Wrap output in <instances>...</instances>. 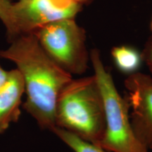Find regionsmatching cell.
I'll return each mask as SVG.
<instances>
[{"label":"cell","mask_w":152,"mask_h":152,"mask_svg":"<svg viewBox=\"0 0 152 152\" xmlns=\"http://www.w3.org/2000/svg\"><path fill=\"white\" fill-rule=\"evenodd\" d=\"M11 42L0 50V57L14 62L21 74L27 96L23 106L42 130L52 131L57 99L73 76L47 55L34 33L20 35Z\"/></svg>","instance_id":"1"},{"label":"cell","mask_w":152,"mask_h":152,"mask_svg":"<svg viewBox=\"0 0 152 152\" xmlns=\"http://www.w3.org/2000/svg\"><path fill=\"white\" fill-rule=\"evenodd\" d=\"M55 123L99 147L105 131V109L94 75L73 78L64 87L56 101Z\"/></svg>","instance_id":"2"},{"label":"cell","mask_w":152,"mask_h":152,"mask_svg":"<svg viewBox=\"0 0 152 152\" xmlns=\"http://www.w3.org/2000/svg\"><path fill=\"white\" fill-rule=\"evenodd\" d=\"M90 59L105 109V131L99 147L112 152H149L133 132L128 99L126 95L123 96L118 92L111 73L104 65L99 49L90 51Z\"/></svg>","instance_id":"3"},{"label":"cell","mask_w":152,"mask_h":152,"mask_svg":"<svg viewBox=\"0 0 152 152\" xmlns=\"http://www.w3.org/2000/svg\"><path fill=\"white\" fill-rule=\"evenodd\" d=\"M75 18L43 26L34 33L41 47L54 61L71 75H80L89 68L87 35Z\"/></svg>","instance_id":"4"},{"label":"cell","mask_w":152,"mask_h":152,"mask_svg":"<svg viewBox=\"0 0 152 152\" xmlns=\"http://www.w3.org/2000/svg\"><path fill=\"white\" fill-rule=\"evenodd\" d=\"M83 5L75 0H18L14 11L20 35L36 30L65 18H75Z\"/></svg>","instance_id":"5"},{"label":"cell","mask_w":152,"mask_h":152,"mask_svg":"<svg viewBox=\"0 0 152 152\" xmlns=\"http://www.w3.org/2000/svg\"><path fill=\"white\" fill-rule=\"evenodd\" d=\"M132 113L131 126L138 141L146 149L152 150V77L136 72L124 82Z\"/></svg>","instance_id":"6"},{"label":"cell","mask_w":152,"mask_h":152,"mask_svg":"<svg viewBox=\"0 0 152 152\" xmlns=\"http://www.w3.org/2000/svg\"><path fill=\"white\" fill-rule=\"evenodd\" d=\"M25 92L23 77L18 69L9 71V78L0 90V134L11 123H16L20 115V106Z\"/></svg>","instance_id":"7"},{"label":"cell","mask_w":152,"mask_h":152,"mask_svg":"<svg viewBox=\"0 0 152 152\" xmlns=\"http://www.w3.org/2000/svg\"><path fill=\"white\" fill-rule=\"evenodd\" d=\"M111 54L117 69L128 75L138 72L143 62L141 53L130 46L113 47Z\"/></svg>","instance_id":"8"},{"label":"cell","mask_w":152,"mask_h":152,"mask_svg":"<svg viewBox=\"0 0 152 152\" xmlns=\"http://www.w3.org/2000/svg\"><path fill=\"white\" fill-rule=\"evenodd\" d=\"M52 132L67 144L74 152H112L85 141L69 131L55 127Z\"/></svg>","instance_id":"9"},{"label":"cell","mask_w":152,"mask_h":152,"mask_svg":"<svg viewBox=\"0 0 152 152\" xmlns=\"http://www.w3.org/2000/svg\"><path fill=\"white\" fill-rule=\"evenodd\" d=\"M0 20L4 26L7 37L11 42L20 35L14 11V3L10 0H0Z\"/></svg>","instance_id":"10"},{"label":"cell","mask_w":152,"mask_h":152,"mask_svg":"<svg viewBox=\"0 0 152 152\" xmlns=\"http://www.w3.org/2000/svg\"><path fill=\"white\" fill-rule=\"evenodd\" d=\"M141 54L143 62L145 63L152 75V35L146 42Z\"/></svg>","instance_id":"11"},{"label":"cell","mask_w":152,"mask_h":152,"mask_svg":"<svg viewBox=\"0 0 152 152\" xmlns=\"http://www.w3.org/2000/svg\"><path fill=\"white\" fill-rule=\"evenodd\" d=\"M9 78V71H6L0 66V90L7 84Z\"/></svg>","instance_id":"12"},{"label":"cell","mask_w":152,"mask_h":152,"mask_svg":"<svg viewBox=\"0 0 152 152\" xmlns=\"http://www.w3.org/2000/svg\"><path fill=\"white\" fill-rule=\"evenodd\" d=\"M11 1V0H10ZM75 1H77V2H78L79 4H80L81 5H87L89 4H90L93 0H75Z\"/></svg>","instance_id":"13"},{"label":"cell","mask_w":152,"mask_h":152,"mask_svg":"<svg viewBox=\"0 0 152 152\" xmlns=\"http://www.w3.org/2000/svg\"><path fill=\"white\" fill-rule=\"evenodd\" d=\"M150 30H151V33H152V17H151V23H150Z\"/></svg>","instance_id":"14"}]
</instances>
